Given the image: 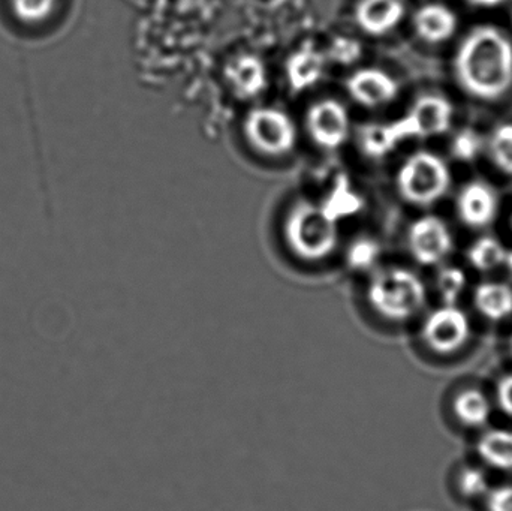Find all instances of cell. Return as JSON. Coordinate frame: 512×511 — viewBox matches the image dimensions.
I'll list each match as a JSON object with an SVG mask.
<instances>
[{"label": "cell", "mask_w": 512, "mask_h": 511, "mask_svg": "<svg viewBox=\"0 0 512 511\" xmlns=\"http://www.w3.org/2000/svg\"><path fill=\"white\" fill-rule=\"evenodd\" d=\"M457 83L472 98L498 101L512 87V42L495 26H478L460 42L454 56Z\"/></svg>", "instance_id": "1"}, {"label": "cell", "mask_w": 512, "mask_h": 511, "mask_svg": "<svg viewBox=\"0 0 512 511\" xmlns=\"http://www.w3.org/2000/svg\"><path fill=\"white\" fill-rule=\"evenodd\" d=\"M283 236L289 251L309 263L333 255L340 242L336 218L324 206L309 200L292 204L283 222Z\"/></svg>", "instance_id": "2"}, {"label": "cell", "mask_w": 512, "mask_h": 511, "mask_svg": "<svg viewBox=\"0 0 512 511\" xmlns=\"http://www.w3.org/2000/svg\"><path fill=\"white\" fill-rule=\"evenodd\" d=\"M426 287L411 270L388 267L373 273L366 287L370 311L388 323H405L426 303Z\"/></svg>", "instance_id": "3"}, {"label": "cell", "mask_w": 512, "mask_h": 511, "mask_svg": "<svg viewBox=\"0 0 512 511\" xmlns=\"http://www.w3.org/2000/svg\"><path fill=\"white\" fill-rule=\"evenodd\" d=\"M396 183L403 200L412 206L430 207L450 189V168L436 153L420 150L400 165Z\"/></svg>", "instance_id": "4"}, {"label": "cell", "mask_w": 512, "mask_h": 511, "mask_svg": "<svg viewBox=\"0 0 512 511\" xmlns=\"http://www.w3.org/2000/svg\"><path fill=\"white\" fill-rule=\"evenodd\" d=\"M243 134L249 146L268 158H283L297 147V123L276 107H256L243 120Z\"/></svg>", "instance_id": "5"}, {"label": "cell", "mask_w": 512, "mask_h": 511, "mask_svg": "<svg viewBox=\"0 0 512 511\" xmlns=\"http://www.w3.org/2000/svg\"><path fill=\"white\" fill-rule=\"evenodd\" d=\"M306 131L313 143L321 149H340L351 138V113L337 99H321L307 110Z\"/></svg>", "instance_id": "6"}, {"label": "cell", "mask_w": 512, "mask_h": 511, "mask_svg": "<svg viewBox=\"0 0 512 511\" xmlns=\"http://www.w3.org/2000/svg\"><path fill=\"white\" fill-rule=\"evenodd\" d=\"M454 108L442 95H424L415 101L403 119L397 120L403 140L432 138L445 134L453 123Z\"/></svg>", "instance_id": "7"}, {"label": "cell", "mask_w": 512, "mask_h": 511, "mask_svg": "<svg viewBox=\"0 0 512 511\" xmlns=\"http://www.w3.org/2000/svg\"><path fill=\"white\" fill-rule=\"evenodd\" d=\"M471 338L468 315L456 305H445L433 311L423 324V341L439 354H453L465 347Z\"/></svg>", "instance_id": "8"}, {"label": "cell", "mask_w": 512, "mask_h": 511, "mask_svg": "<svg viewBox=\"0 0 512 511\" xmlns=\"http://www.w3.org/2000/svg\"><path fill=\"white\" fill-rule=\"evenodd\" d=\"M450 228L438 216L418 218L408 231V249L421 266H436L453 251Z\"/></svg>", "instance_id": "9"}, {"label": "cell", "mask_w": 512, "mask_h": 511, "mask_svg": "<svg viewBox=\"0 0 512 511\" xmlns=\"http://www.w3.org/2000/svg\"><path fill=\"white\" fill-rule=\"evenodd\" d=\"M349 98L364 108L390 105L399 96L400 84L393 75L381 68L357 69L346 80Z\"/></svg>", "instance_id": "10"}, {"label": "cell", "mask_w": 512, "mask_h": 511, "mask_svg": "<svg viewBox=\"0 0 512 511\" xmlns=\"http://www.w3.org/2000/svg\"><path fill=\"white\" fill-rule=\"evenodd\" d=\"M457 215L466 227L481 230L498 216L499 200L495 189L483 180L466 183L457 195Z\"/></svg>", "instance_id": "11"}, {"label": "cell", "mask_w": 512, "mask_h": 511, "mask_svg": "<svg viewBox=\"0 0 512 511\" xmlns=\"http://www.w3.org/2000/svg\"><path fill=\"white\" fill-rule=\"evenodd\" d=\"M403 0H358L354 18L361 32L375 38L388 35L405 20Z\"/></svg>", "instance_id": "12"}, {"label": "cell", "mask_w": 512, "mask_h": 511, "mask_svg": "<svg viewBox=\"0 0 512 511\" xmlns=\"http://www.w3.org/2000/svg\"><path fill=\"white\" fill-rule=\"evenodd\" d=\"M414 32L426 44H442L456 35L459 18L444 3H427L412 18Z\"/></svg>", "instance_id": "13"}, {"label": "cell", "mask_w": 512, "mask_h": 511, "mask_svg": "<svg viewBox=\"0 0 512 511\" xmlns=\"http://www.w3.org/2000/svg\"><path fill=\"white\" fill-rule=\"evenodd\" d=\"M227 78L231 89L240 98H255L267 86L264 63L251 54H243L228 65Z\"/></svg>", "instance_id": "14"}, {"label": "cell", "mask_w": 512, "mask_h": 511, "mask_svg": "<svg viewBox=\"0 0 512 511\" xmlns=\"http://www.w3.org/2000/svg\"><path fill=\"white\" fill-rule=\"evenodd\" d=\"M474 302L487 320H505L512 315V287L504 282H483L475 288Z\"/></svg>", "instance_id": "15"}, {"label": "cell", "mask_w": 512, "mask_h": 511, "mask_svg": "<svg viewBox=\"0 0 512 511\" xmlns=\"http://www.w3.org/2000/svg\"><path fill=\"white\" fill-rule=\"evenodd\" d=\"M480 458L489 467L499 471H512V431L490 429L477 444Z\"/></svg>", "instance_id": "16"}, {"label": "cell", "mask_w": 512, "mask_h": 511, "mask_svg": "<svg viewBox=\"0 0 512 511\" xmlns=\"http://www.w3.org/2000/svg\"><path fill=\"white\" fill-rule=\"evenodd\" d=\"M457 419L468 428H484L492 419V402L480 390H465L454 402Z\"/></svg>", "instance_id": "17"}, {"label": "cell", "mask_w": 512, "mask_h": 511, "mask_svg": "<svg viewBox=\"0 0 512 511\" xmlns=\"http://www.w3.org/2000/svg\"><path fill=\"white\" fill-rule=\"evenodd\" d=\"M508 251L495 237H480L472 243L468 251V260L478 272H490L505 264Z\"/></svg>", "instance_id": "18"}, {"label": "cell", "mask_w": 512, "mask_h": 511, "mask_svg": "<svg viewBox=\"0 0 512 511\" xmlns=\"http://www.w3.org/2000/svg\"><path fill=\"white\" fill-rule=\"evenodd\" d=\"M11 12L24 26H41L56 12L59 0H9Z\"/></svg>", "instance_id": "19"}, {"label": "cell", "mask_w": 512, "mask_h": 511, "mask_svg": "<svg viewBox=\"0 0 512 511\" xmlns=\"http://www.w3.org/2000/svg\"><path fill=\"white\" fill-rule=\"evenodd\" d=\"M489 155L493 165L512 176V123H504L489 138Z\"/></svg>", "instance_id": "20"}, {"label": "cell", "mask_w": 512, "mask_h": 511, "mask_svg": "<svg viewBox=\"0 0 512 511\" xmlns=\"http://www.w3.org/2000/svg\"><path fill=\"white\" fill-rule=\"evenodd\" d=\"M322 59L318 53H300L292 59L289 77L295 86L303 87L315 84L321 77Z\"/></svg>", "instance_id": "21"}, {"label": "cell", "mask_w": 512, "mask_h": 511, "mask_svg": "<svg viewBox=\"0 0 512 511\" xmlns=\"http://www.w3.org/2000/svg\"><path fill=\"white\" fill-rule=\"evenodd\" d=\"M436 285L445 305H456L457 299L466 288L465 272L459 267H445L439 272Z\"/></svg>", "instance_id": "22"}, {"label": "cell", "mask_w": 512, "mask_h": 511, "mask_svg": "<svg viewBox=\"0 0 512 511\" xmlns=\"http://www.w3.org/2000/svg\"><path fill=\"white\" fill-rule=\"evenodd\" d=\"M483 152V138L474 129H462L451 141V155L460 162H472Z\"/></svg>", "instance_id": "23"}, {"label": "cell", "mask_w": 512, "mask_h": 511, "mask_svg": "<svg viewBox=\"0 0 512 511\" xmlns=\"http://www.w3.org/2000/svg\"><path fill=\"white\" fill-rule=\"evenodd\" d=\"M489 479L480 468H466L459 476V489L465 497L478 498L490 492Z\"/></svg>", "instance_id": "24"}, {"label": "cell", "mask_w": 512, "mask_h": 511, "mask_svg": "<svg viewBox=\"0 0 512 511\" xmlns=\"http://www.w3.org/2000/svg\"><path fill=\"white\" fill-rule=\"evenodd\" d=\"M489 511H512V485L499 486L487 494Z\"/></svg>", "instance_id": "25"}, {"label": "cell", "mask_w": 512, "mask_h": 511, "mask_svg": "<svg viewBox=\"0 0 512 511\" xmlns=\"http://www.w3.org/2000/svg\"><path fill=\"white\" fill-rule=\"evenodd\" d=\"M498 402L501 410L507 416L512 417V375L502 378L501 383L498 384Z\"/></svg>", "instance_id": "26"}, {"label": "cell", "mask_w": 512, "mask_h": 511, "mask_svg": "<svg viewBox=\"0 0 512 511\" xmlns=\"http://www.w3.org/2000/svg\"><path fill=\"white\" fill-rule=\"evenodd\" d=\"M469 5L475 6V8H499V6L505 5L510 0H465Z\"/></svg>", "instance_id": "27"}, {"label": "cell", "mask_w": 512, "mask_h": 511, "mask_svg": "<svg viewBox=\"0 0 512 511\" xmlns=\"http://www.w3.org/2000/svg\"><path fill=\"white\" fill-rule=\"evenodd\" d=\"M505 264H507L508 269H510V272L512 273V252H508L507 260H505Z\"/></svg>", "instance_id": "28"}, {"label": "cell", "mask_w": 512, "mask_h": 511, "mask_svg": "<svg viewBox=\"0 0 512 511\" xmlns=\"http://www.w3.org/2000/svg\"><path fill=\"white\" fill-rule=\"evenodd\" d=\"M511 227H512V218H511Z\"/></svg>", "instance_id": "29"}]
</instances>
